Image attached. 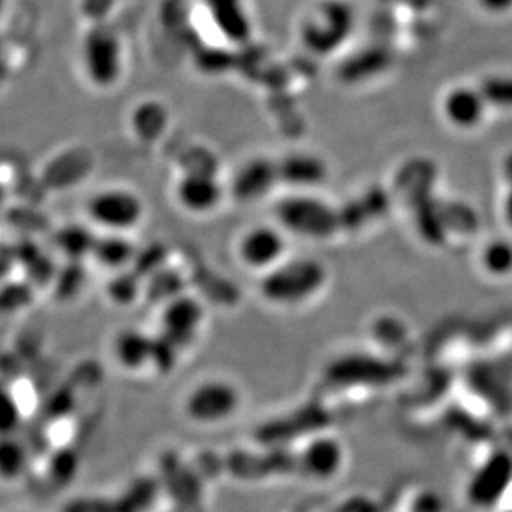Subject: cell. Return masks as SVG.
I'll list each match as a JSON object with an SVG mask.
<instances>
[{"label":"cell","mask_w":512,"mask_h":512,"mask_svg":"<svg viewBox=\"0 0 512 512\" xmlns=\"http://www.w3.org/2000/svg\"><path fill=\"white\" fill-rule=\"evenodd\" d=\"M177 202L193 215H208L222 205L225 187L217 175L207 170H192L178 180Z\"/></svg>","instance_id":"9"},{"label":"cell","mask_w":512,"mask_h":512,"mask_svg":"<svg viewBox=\"0 0 512 512\" xmlns=\"http://www.w3.org/2000/svg\"><path fill=\"white\" fill-rule=\"evenodd\" d=\"M138 286H140L138 273L135 275L130 271H124L110 281L109 296L119 305H130L138 296Z\"/></svg>","instance_id":"21"},{"label":"cell","mask_w":512,"mask_h":512,"mask_svg":"<svg viewBox=\"0 0 512 512\" xmlns=\"http://www.w3.org/2000/svg\"><path fill=\"white\" fill-rule=\"evenodd\" d=\"M168 127V112L158 102H143L133 110L132 128L137 138L143 142H155L162 137Z\"/></svg>","instance_id":"16"},{"label":"cell","mask_w":512,"mask_h":512,"mask_svg":"<svg viewBox=\"0 0 512 512\" xmlns=\"http://www.w3.org/2000/svg\"><path fill=\"white\" fill-rule=\"evenodd\" d=\"M242 406V393L232 381L212 378L190 389L183 411L193 423L213 426L232 419Z\"/></svg>","instance_id":"4"},{"label":"cell","mask_w":512,"mask_h":512,"mask_svg":"<svg viewBox=\"0 0 512 512\" xmlns=\"http://www.w3.org/2000/svg\"><path fill=\"white\" fill-rule=\"evenodd\" d=\"M80 60L90 84L110 89L124 74V44L109 22L92 24L80 44Z\"/></svg>","instance_id":"3"},{"label":"cell","mask_w":512,"mask_h":512,"mask_svg":"<svg viewBox=\"0 0 512 512\" xmlns=\"http://www.w3.org/2000/svg\"><path fill=\"white\" fill-rule=\"evenodd\" d=\"M288 233L280 225H256L248 228L238 240V258L248 270H273L285 260L288 252Z\"/></svg>","instance_id":"7"},{"label":"cell","mask_w":512,"mask_h":512,"mask_svg":"<svg viewBox=\"0 0 512 512\" xmlns=\"http://www.w3.org/2000/svg\"><path fill=\"white\" fill-rule=\"evenodd\" d=\"M476 2L486 14L496 15V17L512 12V0H476Z\"/></svg>","instance_id":"23"},{"label":"cell","mask_w":512,"mask_h":512,"mask_svg":"<svg viewBox=\"0 0 512 512\" xmlns=\"http://www.w3.org/2000/svg\"><path fill=\"white\" fill-rule=\"evenodd\" d=\"M22 426V409L12 389L0 383V436L17 434Z\"/></svg>","instance_id":"20"},{"label":"cell","mask_w":512,"mask_h":512,"mask_svg":"<svg viewBox=\"0 0 512 512\" xmlns=\"http://www.w3.org/2000/svg\"><path fill=\"white\" fill-rule=\"evenodd\" d=\"M506 178H508L509 187L504 197V218L512 227V155L506 163Z\"/></svg>","instance_id":"24"},{"label":"cell","mask_w":512,"mask_h":512,"mask_svg":"<svg viewBox=\"0 0 512 512\" xmlns=\"http://www.w3.org/2000/svg\"><path fill=\"white\" fill-rule=\"evenodd\" d=\"M95 240H97V235L82 227L64 228L57 235V245L60 250L74 260L84 258L85 255H92Z\"/></svg>","instance_id":"19"},{"label":"cell","mask_w":512,"mask_h":512,"mask_svg":"<svg viewBox=\"0 0 512 512\" xmlns=\"http://www.w3.org/2000/svg\"><path fill=\"white\" fill-rule=\"evenodd\" d=\"M481 265L494 278L512 275V242L504 238L489 242L481 252Z\"/></svg>","instance_id":"17"},{"label":"cell","mask_w":512,"mask_h":512,"mask_svg":"<svg viewBox=\"0 0 512 512\" xmlns=\"http://www.w3.org/2000/svg\"><path fill=\"white\" fill-rule=\"evenodd\" d=\"M441 110L451 127L469 132L486 120L489 105L479 87L456 85L444 95Z\"/></svg>","instance_id":"11"},{"label":"cell","mask_w":512,"mask_h":512,"mask_svg":"<svg viewBox=\"0 0 512 512\" xmlns=\"http://www.w3.org/2000/svg\"><path fill=\"white\" fill-rule=\"evenodd\" d=\"M114 0H82V9L84 14L92 19L94 24L107 22V15L112 12Z\"/></svg>","instance_id":"22"},{"label":"cell","mask_w":512,"mask_h":512,"mask_svg":"<svg viewBox=\"0 0 512 512\" xmlns=\"http://www.w3.org/2000/svg\"><path fill=\"white\" fill-rule=\"evenodd\" d=\"M115 358L128 371H140L153 365L155 336L142 330H124L114 343Z\"/></svg>","instance_id":"13"},{"label":"cell","mask_w":512,"mask_h":512,"mask_svg":"<svg viewBox=\"0 0 512 512\" xmlns=\"http://www.w3.org/2000/svg\"><path fill=\"white\" fill-rule=\"evenodd\" d=\"M92 256L100 265L120 270L137 258V248L133 247L130 240L122 237V233H110L104 237H97Z\"/></svg>","instance_id":"15"},{"label":"cell","mask_w":512,"mask_h":512,"mask_svg":"<svg viewBox=\"0 0 512 512\" xmlns=\"http://www.w3.org/2000/svg\"><path fill=\"white\" fill-rule=\"evenodd\" d=\"M276 163L280 183H285L293 192H313L330 177L325 160L313 152H291Z\"/></svg>","instance_id":"12"},{"label":"cell","mask_w":512,"mask_h":512,"mask_svg":"<svg viewBox=\"0 0 512 512\" xmlns=\"http://www.w3.org/2000/svg\"><path fill=\"white\" fill-rule=\"evenodd\" d=\"M90 220L110 233H125L140 225L145 215L142 198L127 188H107L92 197Z\"/></svg>","instance_id":"6"},{"label":"cell","mask_w":512,"mask_h":512,"mask_svg":"<svg viewBox=\"0 0 512 512\" xmlns=\"http://www.w3.org/2000/svg\"><path fill=\"white\" fill-rule=\"evenodd\" d=\"M328 281V270L318 258H285L263 273L260 291L268 303L283 308L305 305L320 295Z\"/></svg>","instance_id":"1"},{"label":"cell","mask_w":512,"mask_h":512,"mask_svg":"<svg viewBox=\"0 0 512 512\" xmlns=\"http://www.w3.org/2000/svg\"><path fill=\"white\" fill-rule=\"evenodd\" d=\"M5 7H7V0H0V17L5 14Z\"/></svg>","instance_id":"25"},{"label":"cell","mask_w":512,"mask_h":512,"mask_svg":"<svg viewBox=\"0 0 512 512\" xmlns=\"http://www.w3.org/2000/svg\"><path fill=\"white\" fill-rule=\"evenodd\" d=\"M32 463L30 449L17 434L0 436V481L15 483Z\"/></svg>","instance_id":"14"},{"label":"cell","mask_w":512,"mask_h":512,"mask_svg":"<svg viewBox=\"0 0 512 512\" xmlns=\"http://www.w3.org/2000/svg\"><path fill=\"white\" fill-rule=\"evenodd\" d=\"M276 225L296 237L325 242L340 232V215L330 202L311 192L281 198L275 208Z\"/></svg>","instance_id":"2"},{"label":"cell","mask_w":512,"mask_h":512,"mask_svg":"<svg viewBox=\"0 0 512 512\" xmlns=\"http://www.w3.org/2000/svg\"><path fill=\"white\" fill-rule=\"evenodd\" d=\"M276 185H280L278 163L266 157H253L237 168L230 183V192L237 202L255 205L270 197Z\"/></svg>","instance_id":"8"},{"label":"cell","mask_w":512,"mask_h":512,"mask_svg":"<svg viewBox=\"0 0 512 512\" xmlns=\"http://www.w3.org/2000/svg\"><path fill=\"white\" fill-rule=\"evenodd\" d=\"M478 87L489 109L512 110V74L488 75Z\"/></svg>","instance_id":"18"},{"label":"cell","mask_w":512,"mask_h":512,"mask_svg":"<svg viewBox=\"0 0 512 512\" xmlns=\"http://www.w3.org/2000/svg\"><path fill=\"white\" fill-rule=\"evenodd\" d=\"M157 496V479L142 476L119 493L85 494L69 499L59 512H148L157 503Z\"/></svg>","instance_id":"5"},{"label":"cell","mask_w":512,"mask_h":512,"mask_svg":"<svg viewBox=\"0 0 512 512\" xmlns=\"http://www.w3.org/2000/svg\"><path fill=\"white\" fill-rule=\"evenodd\" d=\"M205 320V310L192 296L178 295L162 313V336L182 350L195 338Z\"/></svg>","instance_id":"10"}]
</instances>
